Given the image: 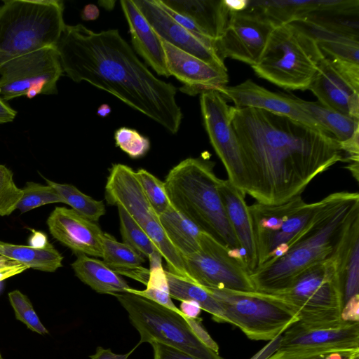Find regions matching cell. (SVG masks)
I'll list each match as a JSON object with an SVG mask.
<instances>
[{
  "mask_svg": "<svg viewBox=\"0 0 359 359\" xmlns=\"http://www.w3.org/2000/svg\"><path fill=\"white\" fill-rule=\"evenodd\" d=\"M231 116L243 154L248 194L258 203H284L300 196L316 176L346 161L334 137L301 122L232 106Z\"/></svg>",
  "mask_w": 359,
  "mask_h": 359,
  "instance_id": "1",
  "label": "cell"
},
{
  "mask_svg": "<svg viewBox=\"0 0 359 359\" xmlns=\"http://www.w3.org/2000/svg\"><path fill=\"white\" fill-rule=\"evenodd\" d=\"M63 72L115 96L172 134L183 114L177 88L156 77L117 29L93 32L81 24L66 25L57 45Z\"/></svg>",
  "mask_w": 359,
  "mask_h": 359,
  "instance_id": "2",
  "label": "cell"
},
{
  "mask_svg": "<svg viewBox=\"0 0 359 359\" xmlns=\"http://www.w3.org/2000/svg\"><path fill=\"white\" fill-rule=\"evenodd\" d=\"M313 223L283 256L250 273L256 291L276 294L309 266L332 257L351 222L359 216L358 192L339 191L323 198Z\"/></svg>",
  "mask_w": 359,
  "mask_h": 359,
  "instance_id": "3",
  "label": "cell"
},
{
  "mask_svg": "<svg viewBox=\"0 0 359 359\" xmlns=\"http://www.w3.org/2000/svg\"><path fill=\"white\" fill-rule=\"evenodd\" d=\"M215 162L187 158L166 175L165 187L173 208L231 250L241 249L229 222L219 191Z\"/></svg>",
  "mask_w": 359,
  "mask_h": 359,
  "instance_id": "4",
  "label": "cell"
},
{
  "mask_svg": "<svg viewBox=\"0 0 359 359\" xmlns=\"http://www.w3.org/2000/svg\"><path fill=\"white\" fill-rule=\"evenodd\" d=\"M60 0H6L0 6V67L16 57L57 47L65 23Z\"/></svg>",
  "mask_w": 359,
  "mask_h": 359,
  "instance_id": "5",
  "label": "cell"
},
{
  "mask_svg": "<svg viewBox=\"0 0 359 359\" xmlns=\"http://www.w3.org/2000/svg\"><path fill=\"white\" fill-rule=\"evenodd\" d=\"M325 57L318 41L297 23L276 27L258 62L255 74L288 90H308Z\"/></svg>",
  "mask_w": 359,
  "mask_h": 359,
  "instance_id": "6",
  "label": "cell"
},
{
  "mask_svg": "<svg viewBox=\"0 0 359 359\" xmlns=\"http://www.w3.org/2000/svg\"><path fill=\"white\" fill-rule=\"evenodd\" d=\"M273 294L288 303L304 325L334 326L346 321L341 316L343 292L334 255L305 269Z\"/></svg>",
  "mask_w": 359,
  "mask_h": 359,
  "instance_id": "7",
  "label": "cell"
},
{
  "mask_svg": "<svg viewBox=\"0 0 359 359\" xmlns=\"http://www.w3.org/2000/svg\"><path fill=\"white\" fill-rule=\"evenodd\" d=\"M128 312L142 343L157 341L196 359H224L204 344L194 332L183 313L130 292L112 294Z\"/></svg>",
  "mask_w": 359,
  "mask_h": 359,
  "instance_id": "8",
  "label": "cell"
},
{
  "mask_svg": "<svg viewBox=\"0 0 359 359\" xmlns=\"http://www.w3.org/2000/svg\"><path fill=\"white\" fill-rule=\"evenodd\" d=\"M206 289L219 303L226 323L252 340L273 341L299 321L293 308L276 294Z\"/></svg>",
  "mask_w": 359,
  "mask_h": 359,
  "instance_id": "9",
  "label": "cell"
},
{
  "mask_svg": "<svg viewBox=\"0 0 359 359\" xmlns=\"http://www.w3.org/2000/svg\"><path fill=\"white\" fill-rule=\"evenodd\" d=\"M323 203V198L307 203L300 195L282 204L248 205L257 267L270 259L276 248L289 249L313 223Z\"/></svg>",
  "mask_w": 359,
  "mask_h": 359,
  "instance_id": "10",
  "label": "cell"
},
{
  "mask_svg": "<svg viewBox=\"0 0 359 359\" xmlns=\"http://www.w3.org/2000/svg\"><path fill=\"white\" fill-rule=\"evenodd\" d=\"M184 258L190 281L203 287L255 290L241 250H231L204 231L198 250Z\"/></svg>",
  "mask_w": 359,
  "mask_h": 359,
  "instance_id": "11",
  "label": "cell"
},
{
  "mask_svg": "<svg viewBox=\"0 0 359 359\" xmlns=\"http://www.w3.org/2000/svg\"><path fill=\"white\" fill-rule=\"evenodd\" d=\"M62 72L56 47L13 59L0 67V97L8 101L20 96L56 94Z\"/></svg>",
  "mask_w": 359,
  "mask_h": 359,
  "instance_id": "12",
  "label": "cell"
},
{
  "mask_svg": "<svg viewBox=\"0 0 359 359\" xmlns=\"http://www.w3.org/2000/svg\"><path fill=\"white\" fill-rule=\"evenodd\" d=\"M200 105L205 129L226 169L228 180L245 196L248 182L241 145L232 125L231 106L217 90L201 93Z\"/></svg>",
  "mask_w": 359,
  "mask_h": 359,
  "instance_id": "13",
  "label": "cell"
},
{
  "mask_svg": "<svg viewBox=\"0 0 359 359\" xmlns=\"http://www.w3.org/2000/svg\"><path fill=\"white\" fill-rule=\"evenodd\" d=\"M275 27L254 11L231 13L224 33L215 42V50L223 61L229 57L252 66L262 56Z\"/></svg>",
  "mask_w": 359,
  "mask_h": 359,
  "instance_id": "14",
  "label": "cell"
},
{
  "mask_svg": "<svg viewBox=\"0 0 359 359\" xmlns=\"http://www.w3.org/2000/svg\"><path fill=\"white\" fill-rule=\"evenodd\" d=\"M308 90L322 105L359 119V66L325 57Z\"/></svg>",
  "mask_w": 359,
  "mask_h": 359,
  "instance_id": "15",
  "label": "cell"
},
{
  "mask_svg": "<svg viewBox=\"0 0 359 359\" xmlns=\"http://www.w3.org/2000/svg\"><path fill=\"white\" fill-rule=\"evenodd\" d=\"M133 1L162 39L219 70L227 72L224 61L215 50V41L194 35L170 15L159 0Z\"/></svg>",
  "mask_w": 359,
  "mask_h": 359,
  "instance_id": "16",
  "label": "cell"
},
{
  "mask_svg": "<svg viewBox=\"0 0 359 359\" xmlns=\"http://www.w3.org/2000/svg\"><path fill=\"white\" fill-rule=\"evenodd\" d=\"M359 350V322L311 327L297 322L280 338L276 351H346Z\"/></svg>",
  "mask_w": 359,
  "mask_h": 359,
  "instance_id": "17",
  "label": "cell"
},
{
  "mask_svg": "<svg viewBox=\"0 0 359 359\" xmlns=\"http://www.w3.org/2000/svg\"><path fill=\"white\" fill-rule=\"evenodd\" d=\"M218 92L225 100L232 101L235 107L263 109L288 117L329 134L310 115L301 109L294 97L271 92L250 79L236 86H225Z\"/></svg>",
  "mask_w": 359,
  "mask_h": 359,
  "instance_id": "18",
  "label": "cell"
},
{
  "mask_svg": "<svg viewBox=\"0 0 359 359\" xmlns=\"http://www.w3.org/2000/svg\"><path fill=\"white\" fill-rule=\"evenodd\" d=\"M161 43L170 75L183 83L180 88L181 92L194 96L208 91H218L226 86L227 72L212 67L162 39Z\"/></svg>",
  "mask_w": 359,
  "mask_h": 359,
  "instance_id": "19",
  "label": "cell"
},
{
  "mask_svg": "<svg viewBox=\"0 0 359 359\" xmlns=\"http://www.w3.org/2000/svg\"><path fill=\"white\" fill-rule=\"evenodd\" d=\"M46 223L52 236L76 255L84 254L102 257L104 232L95 222L72 209L57 206Z\"/></svg>",
  "mask_w": 359,
  "mask_h": 359,
  "instance_id": "20",
  "label": "cell"
},
{
  "mask_svg": "<svg viewBox=\"0 0 359 359\" xmlns=\"http://www.w3.org/2000/svg\"><path fill=\"white\" fill-rule=\"evenodd\" d=\"M104 198L108 204L123 208L142 229L149 220L158 218L147 198L136 171L126 165H112Z\"/></svg>",
  "mask_w": 359,
  "mask_h": 359,
  "instance_id": "21",
  "label": "cell"
},
{
  "mask_svg": "<svg viewBox=\"0 0 359 359\" xmlns=\"http://www.w3.org/2000/svg\"><path fill=\"white\" fill-rule=\"evenodd\" d=\"M219 191L225 212L240 248L245 255V264L251 273L257 267L256 246L245 196L231 182L220 179Z\"/></svg>",
  "mask_w": 359,
  "mask_h": 359,
  "instance_id": "22",
  "label": "cell"
},
{
  "mask_svg": "<svg viewBox=\"0 0 359 359\" xmlns=\"http://www.w3.org/2000/svg\"><path fill=\"white\" fill-rule=\"evenodd\" d=\"M120 3L129 26L131 41L135 51L158 75L170 76L161 37L133 1L121 0Z\"/></svg>",
  "mask_w": 359,
  "mask_h": 359,
  "instance_id": "23",
  "label": "cell"
},
{
  "mask_svg": "<svg viewBox=\"0 0 359 359\" xmlns=\"http://www.w3.org/2000/svg\"><path fill=\"white\" fill-rule=\"evenodd\" d=\"M294 23L302 26L313 36L327 57L359 65L358 29L323 25L309 20Z\"/></svg>",
  "mask_w": 359,
  "mask_h": 359,
  "instance_id": "24",
  "label": "cell"
},
{
  "mask_svg": "<svg viewBox=\"0 0 359 359\" xmlns=\"http://www.w3.org/2000/svg\"><path fill=\"white\" fill-rule=\"evenodd\" d=\"M168 8L190 18L203 34L215 42L224 33L231 11L225 0H160Z\"/></svg>",
  "mask_w": 359,
  "mask_h": 359,
  "instance_id": "25",
  "label": "cell"
},
{
  "mask_svg": "<svg viewBox=\"0 0 359 359\" xmlns=\"http://www.w3.org/2000/svg\"><path fill=\"white\" fill-rule=\"evenodd\" d=\"M334 256L344 304L351 298L359 296V216L348 226Z\"/></svg>",
  "mask_w": 359,
  "mask_h": 359,
  "instance_id": "26",
  "label": "cell"
},
{
  "mask_svg": "<svg viewBox=\"0 0 359 359\" xmlns=\"http://www.w3.org/2000/svg\"><path fill=\"white\" fill-rule=\"evenodd\" d=\"M71 266L76 276L97 293L112 295L130 288L120 274L97 259L79 254Z\"/></svg>",
  "mask_w": 359,
  "mask_h": 359,
  "instance_id": "27",
  "label": "cell"
},
{
  "mask_svg": "<svg viewBox=\"0 0 359 359\" xmlns=\"http://www.w3.org/2000/svg\"><path fill=\"white\" fill-rule=\"evenodd\" d=\"M327 0H248V9L262 15L275 27L301 22L320 10Z\"/></svg>",
  "mask_w": 359,
  "mask_h": 359,
  "instance_id": "28",
  "label": "cell"
},
{
  "mask_svg": "<svg viewBox=\"0 0 359 359\" xmlns=\"http://www.w3.org/2000/svg\"><path fill=\"white\" fill-rule=\"evenodd\" d=\"M158 219L166 236L184 257L198 250L203 231L191 220L172 205L158 215Z\"/></svg>",
  "mask_w": 359,
  "mask_h": 359,
  "instance_id": "29",
  "label": "cell"
},
{
  "mask_svg": "<svg viewBox=\"0 0 359 359\" xmlns=\"http://www.w3.org/2000/svg\"><path fill=\"white\" fill-rule=\"evenodd\" d=\"M0 255L22 263L29 269L46 272H54L62 266L63 257L49 242L43 246H34L0 241Z\"/></svg>",
  "mask_w": 359,
  "mask_h": 359,
  "instance_id": "30",
  "label": "cell"
},
{
  "mask_svg": "<svg viewBox=\"0 0 359 359\" xmlns=\"http://www.w3.org/2000/svg\"><path fill=\"white\" fill-rule=\"evenodd\" d=\"M294 99L301 109L339 143L348 140L359 131V119L327 108L318 102L305 101L297 97Z\"/></svg>",
  "mask_w": 359,
  "mask_h": 359,
  "instance_id": "31",
  "label": "cell"
},
{
  "mask_svg": "<svg viewBox=\"0 0 359 359\" xmlns=\"http://www.w3.org/2000/svg\"><path fill=\"white\" fill-rule=\"evenodd\" d=\"M171 298L179 301H192L209 313L214 320L226 323L222 307L208 290L165 270Z\"/></svg>",
  "mask_w": 359,
  "mask_h": 359,
  "instance_id": "32",
  "label": "cell"
},
{
  "mask_svg": "<svg viewBox=\"0 0 359 359\" xmlns=\"http://www.w3.org/2000/svg\"><path fill=\"white\" fill-rule=\"evenodd\" d=\"M102 258L107 266L120 275L140 267L145 262L144 256L107 233H104L102 236Z\"/></svg>",
  "mask_w": 359,
  "mask_h": 359,
  "instance_id": "33",
  "label": "cell"
},
{
  "mask_svg": "<svg viewBox=\"0 0 359 359\" xmlns=\"http://www.w3.org/2000/svg\"><path fill=\"white\" fill-rule=\"evenodd\" d=\"M143 229L155 245L162 258L165 260L167 271L190 281L184 258L166 236L158 218L149 220Z\"/></svg>",
  "mask_w": 359,
  "mask_h": 359,
  "instance_id": "34",
  "label": "cell"
},
{
  "mask_svg": "<svg viewBox=\"0 0 359 359\" xmlns=\"http://www.w3.org/2000/svg\"><path fill=\"white\" fill-rule=\"evenodd\" d=\"M47 184L53 187L63 198L65 203L85 218L96 222L105 214L102 201H97L69 184H60L43 177Z\"/></svg>",
  "mask_w": 359,
  "mask_h": 359,
  "instance_id": "35",
  "label": "cell"
},
{
  "mask_svg": "<svg viewBox=\"0 0 359 359\" xmlns=\"http://www.w3.org/2000/svg\"><path fill=\"white\" fill-rule=\"evenodd\" d=\"M117 208L123 243L149 259L158 251L155 245L145 231L123 208Z\"/></svg>",
  "mask_w": 359,
  "mask_h": 359,
  "instance_id": "36",
  "label": "cell"
},
{
  "mask_svg": "<svg viewBox=\"0 0 359 359\" xmlns=\"http://www.w3.org/2000/svg\"><path fill=\"white\" fill-rule=\"evenodd\" d=\"M22 190V196L16 205V209L21 213L50 203H65L58 192L48 184L43 185L34 182H27Z\"/></svg>",
  "mask_w": 359,
  "mask_h": 359,
  "instance_id": "37",
  "label": "cell"
},
{
  "mask_svg": "<svg viewBox=\"0 0 359 359\" xmlns=\"http://www.w3.org/2000/svg\"><path fill=\"white\" fill-rule=\"evenodd\" d=\"M136 174L151 206L160 215L171 206L164 182L143 168L136 171Z\"/></svg>",
  "mask_w": 359,
  "mask_h": 359,
  "instance_id": "38",
  "label": "cell"
},
{
  "mask_svg": "<svg viewBox=\"0 0 359 359\" xmlns=\"http://www.w3.org/2000/svg\"><path fill=\"white\" fill-rule=\"evenodd\" d=\"M8 299L13 308L15 318L23 323L29 330L40 334L48 333L36 313L29 299L20 290L8 293Z\"/></svg>",
  "mask_w": 359,
  "mask_h": 359,
  "instance_id": "39",
  "label": "cell"
},
{
  "mask_svg": "<svg viewBox=\"0 0 359 359\" xmlns=\"http://www.w3.org/2000/svg\"><path fill=\"white\" fill-rule=\"evenodd\" d=\"M114 140L116 145L133 159L143 157L150 149L149 138L127 127L118 128L114 133Z\"/></svg>",
  "mask_w": 359,
  "mask_h": 359,
  "instance_id": "40",
  "label": "cell"
},
{
  "mask_svg": "<svg viewBox=\"0 0 359 359\" xmlns=\"http://www.w3.org/2000/svg\"><path fill=\"white\" fill-rule=\"evenodd\" d=\"M22 196V190L15 184L13 172L0 164V216H8L15 210Z\"/></svg>",
  "mask_w": 359,
  "mask_h": 359,
  "instance_id": "41",
  "label": "cell"
},
{
  "mask_svg": "<svg viewBox=\"0 0 359 359\" xmlns=\"http://www.w3.org/2000/svg\"><path fill=\"white\" fill-rule=\"evenodd\" d=\"M146 286L147 288L143 290H138L130 287L126 292H133L146 297L170 309L182 313L172 301L165 275H152L149 278Z\"/></svg>",
  "mask_w": 359,
  "mask_h": 359,
  "instance_id": "42",
  "label": "cell"
},
{
  "mask_svg": "<svg viewBox=\"0 0 359 359\" xmlns=\"http://www.w3.org/2000/svg\"><path fill=\"white\" fill-rule=\"evenodd\" d=\"M264 359H359V350L346 351H276Z\"/></svg>",
  "mask_w": 359,
  "mask_h": 359,
  "instance_id": "43",
  "label": "cell"
},
{
  "mask_svg": "<svg viewBox=\"0 0 359 359\" xmlns=\"http://www.w3.org/2000/svg\"><path fill=\"white\" fill-rule=\"evenodd\" d=\"M154 359H196L193 356L165 344L152 341Z\"/></svg>",
  "mask_w": 359,
  "mask_h": 359,
  "instance_id": "44",
  "label": "cell"
},
{
  "mask_svg": "<svg viewBox=\"0 0 359 359\" xmlns=\"http://www.w3.org/2000/svg\"><path fill=\"white\" fill-rule=\"evenodd\" d=\"M27 269L22 263L0 255V282L21 273Z\"/></svg>",
  "mask_w": 359,
  "mask_h": 359,
  "instance_id": "45",
  "label": "cell"
},
{
  "mask_svg": "<svg viewBox=\"0 0 359 359\" xmlns=\"http://www.w3.org/2000/svg\"><path fill=\"white\" fill-rule=\"evenodd\" d=\"M187 322L191 328L199 339L208 348L219 353V346L217 343L210 337L208 332L204 328L201 319L198 317L196 318H187Z\"/></svg>",
  "mask_w": 359,
  "mask_h": 359,
  "instance_id": "46",
  "label": "cell"
},
{
  "mask_svg": "<svg viewBox=\"0 0 359 359\" xmlns=\"http://www.w3.org/2000/svg\"><path fill=\"white\" fill-rule=\"evenodd\" d=\"M139 346L137 344L133 350L130 351L127 353L117 354L111 351L110 348H104L101 346H98L96 348L95 353L93 355H90V359H128L130 355Z\"/></svg>",
  "mask_w": 359,
  "mask_h": 359,
  "instance_id": "47",
  "label": "cell"
},
{
  "mask_svg": "<svg viewBox=\"0 0 359 359\" xmlns=\"http://www.w3.org/2000/svg\"><path fill=\"white\" fill-rule=\"evenodd\" d=\"M182 313L187 318H198L201 312V307L198 304L192 301H183L180 305Z\"/></svg>",
  "mask_w": 359,
  "mask_h": 359,
  "instance_id": "48",
  "label": "cell"
},
{
  "mask_svg": "<svg viewBox=\"0 0 359 359\" xmlns=\"http://www.w3.org/2000/svg\"><path fill=\"white\" fill-rule=\"evenodd\" d=\"M16 114L17 111L0 97V124L13 121Z\"/></svg>",
  "mask_w": 359,
  "mask_h": 359,
  "instance_id": "49",
  "label": "cell"
},
{
  "mask_svg": "<svg viewBox=\"0 0 359 359\" xmlns=\"http://www.w3.org/2000/svg\"><path fill=\"white\" fill-rule=\"evenodd\" d=\"M99 15L98 7L95 4H89L84 6L81 12V18L86 21L94 20L99 17Z\"/></svg>",
  "mask_w": 359,
  "mask_h": 359,
  "instance_id": "50",
  "label": "cell"
},
{
  "mask_svg": "<svg viewBox=\"0 0 359 359\" xmlns=\"http://www.w3.org/2000/svg\"><path fill=\"white\" fill-rule=\"evenodd\" d=\"M225 4L231 13H236L246 9L248 0H225Z\"/></svg>",
  "mask_w": 359,
  "mask_h": 359,
  "instance_id": "51",
  "label": "cell"
},
{
  "mask_svg": "<svg viewBox=\"0 0 359 359\" xmlns=\"http://www.w3.org/2000/svg\"><path fill=\"white\" fill-rule=\"evenodd\" d=\"M111 111V107L107 104H101L97 110V114L101 117H106L107 116Z\"/></svg>",
  "mask_w": 359,
  "mask_h": 359,
  "instance_id": "52",
  "label": "cell"
},
{
  "mask_svg": "<svg viewBox=\"0 0 359 359\" xmlns=\"http://www.w3.org/2000/svg\"><path fill=\"white\" fill-rule=\"evenodd\" d=\"M100 6L104 7L107 11H111L114 8L115 1H100L98 2Z\"/></svg>",
  "mask_w": 359,
  "mask_h": 359,
  "instance_id": "53",
  "label": "cell"
},
{
  "mask_svg": "<svg viewBox=\"0 0 359 359\" xmlns=\"http://www.w3.org/2000/svg\"><path fill=\"white\" fill-rule=\"evenodd\" d=\"M0 359H3V358L1 357V354H0Z\"/></svg>",
  "mask_w": 359,
  "mask_h": 359,
  "instance_id": "54",
  "label": "cell"
}]
</instances>
